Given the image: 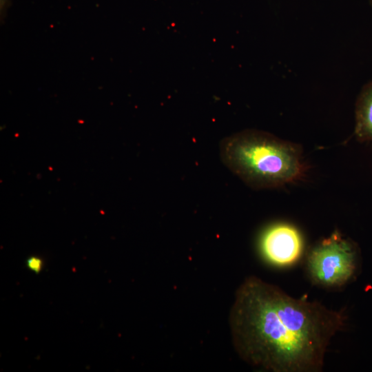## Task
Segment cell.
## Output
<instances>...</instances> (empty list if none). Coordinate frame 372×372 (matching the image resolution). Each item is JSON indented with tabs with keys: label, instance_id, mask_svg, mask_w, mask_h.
<instances>
[{
	"label": "cell",
	"instance_id": "6da1fadb",
	"mask_svg": "<svg viewBox=\"0 0 372 372\" xmlns=\"http://www.w3.org/2000/svg\"><path fill=\"white\" fill-rule=\"evenodd\" d=\"M347 320L343 309L294 298L254 276L237 289L229 318L238 355L271 372L321 371L331 340Z\"/></svg>",
	"mask_w": 372,
	"mask_h": 372
},
{
	"label": "cell",
	"instance_id": "7a4b0ae2",
	"mask_svg": "<svg viewBox=\"0 0 372 372\" xmlns=\"http://www.w3.org/2000/svg\"><path fill=\"white\" fill-rule=\"evenodd\" d=\"M222 161L255 189H269L298 180L305 170L300 147L269 133L247 130L225 138Z\"/></svg>",
	"mask_w": 372,
	"mask_h": 372
},
{
	"label": "cell",
	"instance_id": "3957f363",
	"mask_svg": "<svg viewBox=\"0 0 372 372\" xmlns=\"http://www.w3.org/2000/svg\"><path fill=\"white\" fill-rule=\"evenodd\" d=\"M359 265L356 244L338 230L315 245L306 259L311 281L327 289L341 288L352 281Z\"/></svg>",
	"mask_w": 372,
	"mask_h": 372
},
{
	"label": "cell",
	"instance_id": "277c9868",
	"mask_svg": "<svg viewBox=\"0 0 372 372\" xmlns=\"http://www.w3.org/2000/svg\"><path fill=\"white\" fill-rule=\"evenodd\" d=\"M261 249L269 262L279 266H287L299 259L303 249V241L295 227L279 223L270 227L264 233Z\"/></svg>",
	"mask_w": 372,
	"mask_h": 372
},
{
	"label": "cell",
	"instance_id": "5b68a950",
	"mask_svg": "<svg viewBox=\"0 0 372 372\" xmlns=\"http://www.w3.org/2000/svg\"><path fill=\"white\" fill-rule=\"evenodd\" d=\"M355 135L360 141L372 142V80L362 87L356 100Z\"/></svg>",
	"mask_w": 372,
	"mask_h": 372
},
{
	"label": "cell",
	"instance_id": "8992f818",
	"mask_svg": "<svg viewBox=\"0 0 372 372\" xmlns=\"http://www.w3.org/2000/svg\"><path fill=\"white\" fill-rule=\"evenodd\" d=\"M26 266L30 271L39 273L43 269V261L38 256H30L26 260Z\"/></svg>",
	"mask_w": 372,
	"mask_h": 372
},
{
	"label": "cell",
	"instance_id": "52a82bcc",
	"mask_svg": "<svg viewBox=\"0 0 372 372\" xmlns=\"http://www.w3.org/2000/svg\"><path fill=\"white\" fill-rule=\"evenodd\" d=\"M369 5L371 6V8H372V0H369Z\"/></svg>",
	"mask_w": 372,
	"mask_h": 372
}]
</instances>
